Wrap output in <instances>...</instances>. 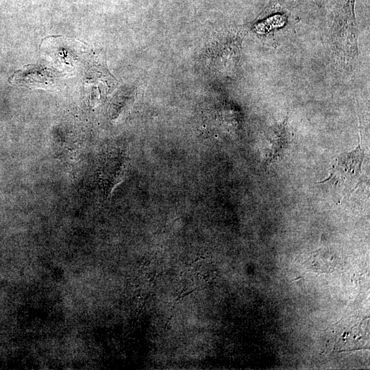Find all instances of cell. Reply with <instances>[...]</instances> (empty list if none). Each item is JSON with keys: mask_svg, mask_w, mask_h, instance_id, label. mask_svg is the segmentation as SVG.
Here are the masks:
<instances>
[{"mask_svg": "<svg viewBox=\"0 0 370 370\" xmlns=\"http://www.w3.org/2000/svg\"><path fill=\"white\" fill-rule=\"evenodd\" d=\"M365 153L359 143L352 151L338 155L334 160L327 178L319 184L328 182L341 191L342 199L349 195L362 184Z\"/></svg>", "mask_w": 370, "mask_h": 370, "instance_id": "obj_1", "label": "cell"}, {"mask_svg": "<svg viewBox=\"0 0 370 370\" xmlns=\"http://www.w3.org/2000/svg\"><path fill=\"white\" fill-rule=\"evenodd\" d=\"M13 83L25 86L42 87L51 82L48 70L29 65L18 71L12 75Z\"/></svg>", "mask_w": 370, "mask_h": 370, "instance_id": "obj_2", "label": "cell"}]
</instances>
